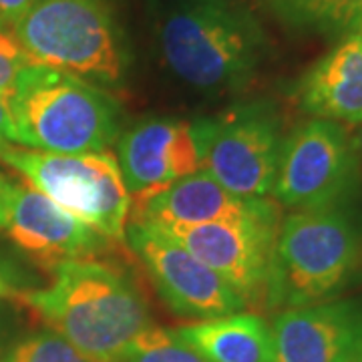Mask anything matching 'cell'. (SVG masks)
Listing matches in <instances>:
<instances>
[{
    "instance_id": "4",
    "label": "cell",
    "mask_w": 362,
    "mask_h": 362,
    "mask_svg": "<svg viewBox=\"0 0 362 362\" xmlns=\"http://www.w3.org/2000/svg\"><path fill=\"white\" fill-rule=\"evenodd\" d=\"M16 145L49 153L109 151L119 139L121 109L115 99L85 78L33 65L6 97Z\"/></svg>"
},
{
    "instance_id": "10",
    "label": "cell",
    "mask_w": 362,
    "mask_h": 362,
    "mask_svg": "<svg viewBox=\"0 0 362 362\" xmlns=\"http://www.w3.org/2000/svg\"><path fill=\"white\" fill-rule=\"evenodd\" d=\"M280 216L272 202L252 216L161 230L221 276L247 302L266 292Z\"/></svg>"
},
{
    "instance_id": "6",
    "label": "cell",
    "mask_w": 362,
    "mask_h": 362,
    "mask_svg": "<svg viewBox=\"0 0 362 362\" xmlns=\"http://www.w3.org/2000/svg\"><path fill=\"white\" fill-rule=\"evenodd\" d=\"M0 163L105 240L125 242L131 199L111 151L65 156L0 145Z\"/></svg>"
},
{
    "instance_id": "3",
    "label": "cell",
    "mask_w": 362,
    "mask_h": 362,
    "mask_svg": "<svg viewBox=\"0 0 362 362\" xmlns=\"http://www.w3.org/2000/svg\"><path fill=\"white\" fill-rule=\"evenodd\" d=\"M362 270V230L340 207L298 209L278 228L264 300L300 308L334 300Z\"/></svg>"
},
{
    "instance_id": "19",
    "label": "cell",
    "mask_w": 362,
    "mask_h": 362,
    "mask_svg": "<svg viewBox=\"0 0 362 362\" xmlns=\"http://www.w3.org/2000/svg\"><path fill=\"white\" fill-rule=\"evenodd\" d=\"M0 362H90L73 344L49 328L18 338Z\"/></svg>"
},
{
    "instance_id": "25",
    "label": "cell",
    "mask_w": 362,
    "mask_h": 362,
    "mask_svg": "<svg viewBox=\"0 0 362 362\" xmlns=\"http://www.w3.org/2000/svg\"><path fill=\"white\" fill-rule=\"evenodd\" d=\"M354 143H356V151H358V157H361V165H362V123H361V129L356 133V137H354Z\"/></svg>"
},
{
    "instance_id": "24",
    "label": "cell",
    "mask_w": 362,
    "mask_h": 362,
    "mask_svg": "<svg viewBox=\"0 0 362 362\" xmlns=\"http://www.w3.org/2000/svg\"><path fill=\"white\" fill-rule=\"evenodd\" d=\"M346 37L354 40V42H356V45H358V47H361V49H362V21H361V23H358V25L354 26L352 30H350Z\"/></svg>"
},
{
    "instance_id": "15",
    "label": "cell",
    "mask_w": 362,
    "mask_h": 362,
    "mask_svg": "<svg viewBox=\"0 0 362 362\" xmlns=\"http://www.w3.org/2000/svg\"><path fill=\"white\" fill-rule=\"evenodd\" d=\"M296 103L312 119L362 123V49L344 37L302 75Z\"/></svg>"
},
{
    "instance_id": "16",
    "label": "cell",
    "mask_w": 362,
    "mask_h": 362,
    "mask_svg": "<svg viewBox=\"0 0 362 362\" xmlns=\"http://www.w3.org/2000/svg\"><path fill=\"white\" fill-rule=\"evenodd\" d=\"M206 362H276L270 326L258 314L235 312L173 330Z\"/></svg>"
},
{
    "instance_id": "21",
    "label": "cell",
    "mask_w": 362,
    "mask_h": 362,
    "mask_svg": "<svg viewBox=\"0 0 362 362\" xmlns=\"http://www.w3.org/2000/svg\"><path fill=\"white\" fill-rule=\"evenodd\" d=\"M35 0H0V28L11 30Z\"/></svg>"
},
{
    "instance_id": "2",
    "label": "cell",
    "mask_w": 362,
    "mask_h": 362,
    "mask_svg": "<svg viewBox=\"0 0 362 362\" xmlns=\"http://www.w3.org/2000/svg\"><path fill=\"white\" fill-rule=\"evenodd\" d=\"M163 63L195 90L244 89L266 54L258 18L233 0H177L157 21Z\"/></svg>"
},
{
    "instance_id": "22",
    "label": "cell",
    "mask_w": 362,
    "mask_h": 362,
    "mask_svg": "<svg viewBox=\"0 0 362 362\" xmlns=\"http://www.w3.org/2000/svg\"><path fill=\"white\" fill-rule=\"evenodd\" d=\"M23 290L21 286V274L16 270L13 262L0 256V300L14 298V294Z\"/></svg>"
},
{
    "instance_id": "23",
    "label": "cell",
    "mask_w": 362,
    "mask_h": 362,
    "mask_svg": "<svg viewBox=\"0 0 362 362\" xmlns=\"http://www.w3.org/2000/svg\"><path fill=\"white\" fill-rule=\"evenodd\" d=\"M0 145H16L13 115H11L6 97H2V95H0Z\"/></svg>"
},
{
    "instance_id": "14",
    "label": "cell",
    "mask_w": 362,
    "mask_h": 362,
    "mask_svg": "<svg viewBox=\"0 0 362 362\" xmlns=\"http://www.w3.org/2000/svg\"><path fill=\"white\" fill-rule=\"evenodd\" d=\"M266 197H240L232 194L206 169H197L147 199L139 209L131 211L129 218L159 230L192 228L252 216L266 206Z\"/></svg>"
},
{
    "instance_id": "11",
    "label": "cell",
    "mask_w": 362,
    "mask_h": 362,
    "mask_svg": "<svg viewBox=\"0 0 362 362\" xmlns=\"http://www.w3.org/2000/svg\"><path fill=\"white\" fill-rule=\"evenodd\" d=\"M0 233L51 268L63 259L93 258L109 242L26 181L4 171H0Z\"/></svg>"
},
{
    "instance_id": "17",
    "label": "cell",
    "mask_w": 362,
    "mask_h": 362,
    "mask_svg": "<svg viewBox=\"0 0 362 362\" xmlns=\"http://www.w3.org/2000/svg\"><path fill=\"white\" fill-rule=\"evenodd\" d=\"M284 25L296 30L346 37L362 21V0H266Z\"/></svg>"
},
{
    "instance_id": "13",
    "label": "cell",
    "mask_w": 362,
    "mask_h": 362,
    "mask_svg": "<svg viewBox=\"0 0 362 362\" xmlns=\"http://www.w3.org/2000/svg\"><path fill=\"white\" fill-rule=\"evenodd\" d=\"M270 330L276 362H346L362 346V300L288 308Z\"/></svg>"
},
{
    "instance_id": "8",
    "label": "cell",
    "mask_w": 362,
    "mask_h": 362,
    "mask_svg": "<svg viewBox=\"0 0 362 362\" xmlns=\"http://www.w3.org/2000/svg\"><path fill=\"white\" fill-rule=\"evenodd\" d=\"M361 157L342 123L308 119L282 141L274 199L292 209L340 207L356 194Z\"/></svg>"
},
{
    "instance_id": "1",
    "label": "cell",
    "mask_w": 362,
    "mask_h": 362,
    "mask_svg": "<svg viewBox=\"0 0 362 362\" xmlns=\"http://www.w3.org/2000/svg\"><path fill=\"white\" fill-rule=\"evenodd\" d=\"M51 270L47 288H23L14 298L90 362H117L151 326L141 292L123 270L93 258L63 259Z\"/></svg>"
},
{
    "instance_id": "12",
    "label": "cell",
    "mask_w": 362,
    "mask_h": 362,
    "mask_svg": "<svg viewBox=\"0 0 362 362\" xmlns=\"http://www.w3.org/2000/svg\"><path fill=\"white\" fill-rule=\"evenodd\" d=\"M117 163L135 211L173 181L202 169V156L192 123L147 117L119 135Z\"/></svg>"
},
{
    "instance_id": "7",
    "label": "cell",
    "mask_w": 362,
    "mask_h": 362,
    "mask_svg": "<svg viewBox=\"0 0 362 362\" xmlns=\"http://www.w3.org/2000/svg\"><path fill=\"white\" fill-rule=\"evenodd\" d=\"M202 169L240 197L272 194L280 151L282 119L270 101L228 107L216 117L192 123Z\"/></svg>"
},
{
    "instance_id": "9",
    "label": "cell",
    "mask_w": 362,
    "mask_h": 362,
    "mask_svg": "<svg viewBox=\"0 0 362 362\" xmlns=\"http://www.w3.org/2000/svg\"><path fill=\"white\" fill-rule=\"evenodd\" d=\"M125 242L147 270L161 300L177 316L218 318L242 312L246 300L202 259L145 221L127 223Z\"/></svg>"
},
{
    "instance_id": "18",
    "label": "cell",
    "mask_w": 362,
    "mask_h": 362,
    "mask_svg": "<svg viewBox=\"0 0 362 362\" xmlns=\"http://www.w3.org/2000/svg\"><path fill=\"white\" fill-rule=\"evenodd\" d=\"M117 362H206L197 352L180 342L173 330L147 326L131 340Z\"/></svg>"
},
{
    "instance_id": "26",
    "label": "cell",
    "mask_w": 362,
    "mask_h": 362,
    "mask_svg": "<svg viewBox=\"0 0 362 362\" xmlns=\"http://www.w3.org/2000/svg\"><path fill=\"white\" fill-rule=\"evenodd\" d=\"M346 362H362V346L356 350V352H354V354H352V356H350Z\"/></svg>"
},
{
    "instance_id": "5",
    "label": "cell",
    "mask_w": 362,
    "mask_h": 362,
    "mask_svg": "<svg viewBox=\"0 0 362 362\" xmlns=\"http://www.w3.org/2000/svg\"><path fill=\"white\" fill-rule=\"evenodd\" d=\"M11 33L35 63L97 87L115 89L129 73V45L109 0H35Z\"/></svg>"
},
{
    "instance_id": "20",
    "label": "cell",
    "mask_w": 362,
    "mask_h": 362,
    "mask_svg": "<svg viewBox=\"0 0 362 362\" xmlns=\"http://www.w3.org/2000/svg\"><path fill=\"white\" fill-rule=\"evenodd\" d=\"M37 65L11 30L0 28V95L8 97L28 66Z\"/></svg>"
}]
</instances>
